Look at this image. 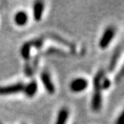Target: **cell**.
I'll use <instances>...</instances> for the list:
<instances>
[{"instance_id": "cell-1", "label": "cell", "mask_w": 124, "mask_h": 124, "mask_svg": "<svg viewBox=\"0 0 124 124\" xmlns=\"http://www.w3.org/2000/svg\"><path fill=\"white\" fill-rule=\"evenodd\" d=\"M105 78V73L103 70H99L93 78V93L91 100V107L93 111L98 112L101 110L102 104L101 98V81Z\"/></svg>"}, {"instance_id": "cell-2", "label": "cell", "mask_w": 124, "mask_h": 124, "mask_svg": "<svg viewBox=\"0 0 124 124\" xmlns=\"http://www.w3.org/2000/svg\"><path fill=\"white\" fill-rule=\"evenodd\" d=\"M115 35V28L114 27L110 26L108 27L107 28H106V30L104 31L102 36H101L100 41H99V46L101 48L105 49L109 46V44H110V42L113 40L114 37Z\"/></svg>"}, {"instance_id": "cell-3", "label": "cell", "mask_w": 124, "mask_h": 124, "mask_svg": "<svg viewBox=\"0 0 124 124\" xmlns=\"http://www.w3.org/2000/svg\"><path fill=\"white\" fill-rule=\"evenodd\" d=\"M88 85L89 82L86 79L78 78L71 81L69 88H70V90L73 93H81L83 92L88 87Z\"/></svg>"}, {"instance_id": "cell-4", "label": "cell", "mask_w": 124, "mask_h": 124, "mask_svg": "<svg viewBox=\"0 0 124 124\" xmlns=\"http://www.w3.org/2000/svg\"><path fill=\"white\" fill-rule=\"evenodd\" d=\"M23 83H16L14 85H10L6 86H0V95L6 96L11 95V94L18 93L23 90Z\"/></svg>"}, {"instance_id": "cell-5", "label": "cell", "mask_w": 124, "mask_h": 124, "mask_svg": "<svg viewBox=\"0 0 124 124\" xmlns=\"http://www.w3.org/2000/svg\"><path fill=\"white\" fill-rule=\"evenodd\" d=\"M40 78H41L42 83H43V85L47 92L49 94L55 93L56 88L53 82V81H52V79H51L50 74H49L48 72L44 71L43 73L40 74Z\"/></svg>"}, {"instance_id": "cell-6", "label": "cell", "mask_w": 124, "mask_h": 124, "mask_svg": "<svg viewBox=\"0 0 124 124\" xmlns=\"http://www.w3.org/2000/svg\"><path fill=\"white\" fill-rule=\"evenodd\" d=\"M37 90H38V84H37V81L36 80H33L30 81L27 85L24 86L23 91L27 97L32 98L33 96L36 95Z\"/></svg>"}, {"instance_id": "cell-7", "label": "cell", "mask_w": 124, "mask_h": 124, "mask_svg": "<svg viewBox=\"0 0 124 124\" xmlns=\"http://www.w3.org/2000/svg\"><path fill=\"white\" fill-rule=\"evenodd\" d=\"M44 4L43 2L37 1L33 6V17L36 21H40L43 16Z\"/></svg>"}, {"instance_id": "cell-8", "label": "cell", "mask_w": 124, "mask_h": 124, "mask_svg": "<svg viewBox=\"0 0 124 124\" xmlns=\"http://www.w3.org/2000/svg\"><path fill=\"white\" fill-rule=\"evenodd\" d=\"M14 21L18 26H24L28 22V16L23 11H18L14 16Z\"/></svg>"}, {"instance_id": "cell-9", "label": "cell", "mask_w": 124, "mask_h": 124, "mask_svg": "<svg viewBox=\"0 0 124 124\" xmlns=\"http://www.w3.org/2000/svg\"><path fill=\"white\" fill-rule=\"evenodd\" d=\"M121 53H122V49H121V47H118L115 49V51L114 52L112 56H111L110 64H109V72H113L114 69H115L116 65H117V63L118 60H119V57L121 56Z\"/></svg>"}, {"instance_id": "cell-10", "label": "cell", "mask_w": 124, "mask_h": 124, "mask_svg": "<svg viewBox=\"0 0 124 124\" xmlns=\"http://www.w3.org/2000/svg\"><path fill=\"white\" fill-rule=\"evenodd\" d=\"M32 47L31 42H27L21 47L20 48V54L24 60L28 62L30 60V56H31V48Z\"/></svg>"}, {"instance_id": "cell-11", "label": "cell", "mask_w": 124, "mask_h": 124, "mask_svg": "<svg viewBox=\"0 0 124 124\" xmlns=\"http://www.w3.org/2000/svg\"><path fill=\"white\" fill-rule=\"evenodd\" d=\"M69 115V110L66 108H62L58 112L55 124H66Z\"/></svg>"}, {"instance_id": "cell-12", "label": "cell", "mask_w": 124, "mask_h": 124, "mask_svg": "<svg viewBox=\"0 0 124 124\" xmlns=\"http://www.w3.org/2000/svg\"><path fill=\"white\" fill-rule=\"evenodd\" d=\"M101 90H107V89L110 87L111 82L108 78H103L102 81H101Z\"/></svg>"}, {"instance_id": "cell-13", "label": "cell", "mask_w": 124, "mask_h": 124, "mask_svg": "<svg viewBox=\"0 0 124 124\" xmlns=\"http://www.w3.org/2000/svg\"><path fill=\"white\" fill-rule=\"evenodd\" d=\"M24 72H25V74L28 77H31L33 75V72H34V69L30 65L29 63H26V65H25V68H24Z\"/></svg>"}, {"instance_id": "cell-14", "label": "cell", "mask_w": 124, "mask_h": 124, "mask_svg": "<svg viewBox=\"0 0 124 124\" xmlns=\"http://www.w3.org/2000/svg\"><path fill=\"white\" fill-rule=\"evenodd\" d=\"M31 42V44L32 46L36 47V48H41L42 45H43V39H35V40H32Z\"/></svg>"}, {"instance_id": "cell-15", "label": "cell", "mask_w": 124, "mask_h": 124, "mask_svg": "<svg viewBox=\"0 0 124 124\" xmlns=\"http://www.w3.org/2000/svg\"><path fill=\"white\" fill-rule=\"evenodd\" d=\"M115 124H124V116L123 112H122L119 115V116L117 118V119L115 121Z\"/></svg>"}]
</instances>
